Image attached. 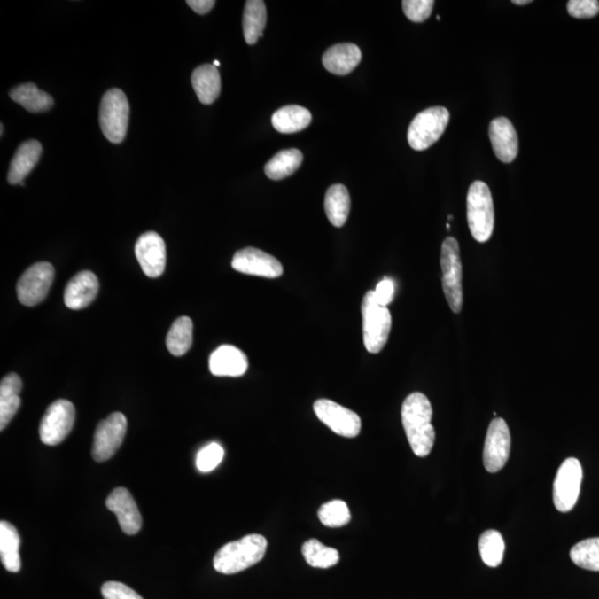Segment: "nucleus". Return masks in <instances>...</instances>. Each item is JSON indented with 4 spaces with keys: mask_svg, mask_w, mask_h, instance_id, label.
<instances>
[{
    "mask_svg": "<svg viewBox=\"0 0 599 599\" xmlns=\"http://www.w3.org/2000/svg\"><path fill=\"white\" fill-rule=\"evenodd\" d=\"M314 409L319 420L334 433L349 439L360 434L362 422L351 409L327 399L316 401Z\"/></svg>",
    "mask_w": 599,
    "mask_h": 599,
    "instance_id": "12",
    "label": "nucleus"
},
{
    "mask_svg": "<svg viewBox=\"0 0 599 599\" xmlns=\"http://www.w3.org/2000/svg\"><path fill=\"white\" fill-rule=\"evenodd\" d=\"M583 469L580 461L570 457L563 462L557 471L553 486V501L559 512H570L577 503L580 492Z\"/></svg>",
    "mask_w": 599,
    "mask_h": 599,
    "instance_id": "8",
    "label": "nucleus"
},
{
    "mask_svg": "<svg viewBox=\"0 0 599 599\" xmlns=\"http://www.w3.org/2000/svg\"><path fill=\"white\" fill-rule=\"evenodd\" d=\"M23 382L19 374L11 373L0 383V430H5L20 408Z\"/></svg>",
    "mask_w": 599,
    "mask_h": 599,
    "instance_id": "22",
    "label": "nucleus"
},
{
    "mask_svg": "<svg viewBox=\"0 0 599 599\" xmlns=\"http://www.w3.org/2000/svg\"><path fill=\"white\" fill-rule=\"evenodd\" d=\"M362 60V52L354 43H338L324 52L323 63L328 72L346 76L354 72Z\"/></svg>",
    "mask_w": 599,
    "mask_h": 599,
    "instance_id": "20",
    "label": "nucleus"
},
{
    "mask_svg": "<svg viewBox=\"0 0 599 599\" xmlns=\"http://www.w3.org/2000/svg\"><path fill=\"white\" fill-rule=\"evenodd\" d=\"M267 24V7L261 0H248L244 12V36L248 45L257 43L263 36Z\"/></svg>",
    "mask_w": 599,
    "mask_h": 599,
    "instance_id": "28",
    "label": "nucleus"
},
{
    "mask_svg": "<svg viewBox=\"0 0 599 599\" xmlns=\"http://www.w3.org/2000/svg\"><path fill=\"white\" fill-rule=\"evenodd\" d=\"M325 214L332 226L341 228L349 218L351 198L349 191L343 184L330 187L324 199Z\"/></svg>",
    "mask_w": 599,
    "mask_h": 599,
    "instance_id": "24",
    "label": "nucleus"
},
{
    "mask_svg": "<svg viewBox=\"0 0 599 599\" xmlns=\"http://www.w3.org/2000/svg\"><path fill=\"white\" fill-rule=\"evenodd\" d=\"M135 253L145 276L155 279L164 273L167 261L166 244L158 233L145 232L140 236Z\"/></svg>",
    "mask_w": 599,
    "mask_h": 599,
    "instance_id": "15",
    "label": "nucleus"
},
{
    "mask_svg": "<svg viewBox=\"0 0 599 599\" xmlns=\"http://www.w3.org/2000/svg\"><path fill=\"white\" fill-rule=\"evenodd\" d=\"M491 144L495 156L504 164H510L517 159L518 153V136L512 122L508 118H496L491 122Z\"/></svg>",
    "mask_w": 599,
    "mask_h": 599,
    "instance_id": "18",
    "label": "nucleus"
},
{
    "mask_svg": "<svg viewBox=\"0 0 599 599\" xmlns=\"http://www.w3.org/2000/svg\"><path fill=\"white\" fill-rule=\"evenodd\" d=\"M101 594L105 599H144L129 586L119 581H107L101 587Z\"/></svg>",
    "mask_w": 599,
    "mask_h": 599,
    "instance_id": "38",
    "label": "nucleus"
},
{
    "mask_svg": "<svg viewBox=\"0 0 599 599\" xmlns=\"http://www.w3.org/2000/svg\"><path fill=\"white\" fill-rule=\"evenodd\" d=\"M440 268L445 298L451 310L460 314L463 307V286H462V261L460 245L455 237L444 240L440 250Z\"/></svg>",
    "mask_w": 599,
    "mask_h": 599,
    "instance_id": "5",
    "label": "nucleus"
},
{
    "mask_svg": "<svg viewBox=\"0 0 599 599\" xmlns=\"http://www.w3.org/2000/svg\"><path fill=\"white\" fill-rule=\"evenodd\" d=\"M303 161L302 152L299 149H285L277 152L264 167L268 178L282 180L292 175Z\"/></svg>",
    "mask_w": 599,
    "mask_h": 599,
    "instance_id": "29",
    "label": "nucleus"
},
{
    "mask_svg": "<svg viewBox=\"0 0 599 599\" xmlns=\"http://www.w3.org/2000/svg\"><path fill=\"white\" fill-rule=\"evenodd\" d=\"M479 553L483 562L490 567H497L503 562L505 541L499 531L488 530L479 537Z\"/></svg>",
    "mask_w": 599,
    "mask_h": 599,
    "instance_id": "32",
    "label": "nucleus"
},
{
    "mask_svg": "<svg viewBox=\"0 0 599 599\" xmlns=\"http://www.w3.org/2000/svg\"><path fill=\"white\" fill-rule=\"evenodd\" d=\"M394 293V282L391 279H387V277H385V279L377 285V289L374 290L377 302L383 307H387L393 301Z\"/></svg>",
    "mask_w": 599,
    "mask_h": 599,
    "instance_id": "39",
    "label": "nucleus"
},
{
    "mask_svg": "<svg viewBox=\"0 0 599 599\" xmlns=\"http://www.w3.org/2000/svg\"><path fill=\"white\" fill-rule=\"evenodd\" d=\"M12 100L23 105L29 113H43L52 108L54 98L47 92L38 89L33 82L23 83L10 92Z\"/></svg>",
    "mask_w": 599,
    "mask_h": 599,
    "instance_id": "27",
    "label": "nucleus"
},
{
    "mask_svg": "<svg viewBox=\"0 0 599 599\" xmlns=\"http://www.w3.org/2000/svg\"><path fill=\"white\" fill-rule=\"evenodd\" d=\"M402 424L414 455L425 457L435 442V430L432 425L433 408L424 394H409L402 405Z\"/></svg>",
    "mask_w": 599,
    "mask_h": 599,
    "instance_id": "1",
    "label": "nucleus"
},
{
    "mask_svg": "<svg viewBox=\"0 0 599 599\" xmlns=\"http://www.w3.org/2000/svg\"><path fill=\"white\" fill-rule=\"evenodd\" d=\"M363 341L370 354H377L389 340L392 316L387 307L378 305L374 291L364 295L362 307Z\"/></svg>",
    "mask_w": 599,
    "mask_h": 599,
    "instance_id": "4",
    "label": "nucleus"
},
{
    "mask_svg": "<svg viewBox=\"0 0 599 599\" xmlns=\"http://www.w3.org/2000/svg\"><path fill=\"white\" fill-rule=\"evenodd\" d=\"M531 3H532L531 0H513L514 5H518V6L526 5V4H531Z\"/></svg>",
    "mask_w": 599,
    "mask_h": 599,
    "instance_id": "41",
    "label": "nucleus"
},
{
    "mask_svg": "<svg viewBox=\"0 0 599 599\" xmlns=\"http://www.w3.org/2000/svg\"><path fill=\"white\" fill-rule=\"evenodd\" d=\"M105 506L116 514L119 526L127 535H135L143 526V518L134 497L125 487H118L113 491L105 501Z\"/></svg>",
    "mask_w": 599,
    "mask_h": 599,
    "instance_id": "16",
    "label": "nucleus"
},
{
    "mask_svg": "<svg viewBox=\"0 0 599 599\" xmlns=\"http://www.w3.org/2000/svg\"><path fill=\"white\" fill-rule=\"evenodd\" d=\"M312 114L301 105H291L276 110L272 116V125L281 134H295L310 125Z\"/></svg>",
    "mask_w": 599,
    "mask_h": 599,
    "instance_id": "25",
    "label": "nucleus"
},
{
    "mask_svg": "<svg viewBox=\"0 0 599 599\" xmlns=\"http://www.w3.org/2000/svg\"><path fill=\"white\" fill-rule=\"evenodd\" d=\"M76 409L67 400H58L50 405L39 426V435L43 444L58 445L72 432Z\"/></svg>",
    "mask_w": 599,
    "mask_h": 599,
    "instance_id": "10",
    "label": "nucleus"
},
{
    "mask_svg": "<svg viewBox=\"0 0 599 599\" xmlns=\"http://www.w3.org/2000/svg\"><path fill=\"white\" fill-rule=\"evenodd\" d=\"M4 135V126L2 125V136Z\"/></svg>",
    "mask_w": 599,
    "mask_h": 599,
    "instance_id": "43",
    "label": "nucleus"
},
{
    "mask_svg": "<svg viewBox=\"0 0 599 599\" xmlns=\"http://www.w3.org/2000/svg\"><path fill=\"white\" fill-rule=\"evenodd\" d=\"M320 522L327 527H342L351 521V513L346 502L336 500L328 502L319 510Z\"/></svg>",
    "mask_w": 599,
    "mask_h": 599,
    "instance_id": "34",
    "label": "nucleus"
},
{
    "mask_svg": "<svg viewBox=\"0 0 599 599\" xmlns=\"http://www.w3.org/2000/svg\"><path fill=\"white\" fill-rule=\"evenodd\" d=\"M267 548L266 537L259 534L246 535L244 539L231 541L215 554L214 570L222 574H237L262 561Z\"/></svg>",
    "mask_w": 599,
    "mask_h": 599,
    "instance_id": "2",
    "label": "nucleus"
},
{
    "mask_svg": "<svg viewBox=\"0 0 599 599\" xmlns=\"http://www.w3.org/2000/svg\"><path fill=\"white\" fill-rule=\"evenodd\" d=\"M224 449L218 443H210L201 449L197 455V468L200 472L208 473L222 463Z\"/></svg>",
    "mask_w": 599,
    "mask_h": 599,
    "instance_id": "35",
    "label": "nucleus"
},
{
    "mask_svg": "<svg viewBox=\"0 0 599 599\" xmlns=\"http://www.w3.org/2000/svg\"><path fill=\"white\" fill-rule=\"evenodd\" d=\"M42 153L43 145L37 140H28L21 144L11 162L10 171H8V183L12 186L14 184L24 186L25 178L36 167L39 159H41Z\"/></svg>",
    "mask_w": 599,
    "mask_h": 599,
    "instance_id": "21",
    "label": "nucleus"
},
{
    "mask_svg": "<svg viewBox=\"0 0 599 599\" xmlns=\"http://www.w3.org/2000/svg\"><path fill=\"white\" fill-rule=\"evenodd\" d=\"M55 268L50 262L33 264L17 284V297L21 305L35 307L43 302L54 282Z\"/></svg>",
    "mask_w": 599,
    "mask_h": 599,
    "instance_id": "9",
    "label": "nucleus"
},
{
    "mask_svg": "<svg viewBox=\"0 0 599 599\" xmlns=\"http://www.w3.org/2000/svg\"><path fill=\"white\" fill-rule=\"evenodd\" d=\"M187 5L195 11L197 14L206 15L215 5L214 0H188Z\"/></svg>",
    "mask_w": 599,
    "mask_h": 599,
    "instance_id": "40",
    "label": "nucleus"
},
{
    "mask_svg": "<svg viewBox=\"0 0 599 599\" xmlns=\"http://www.w3.org/2000/svg\"><path fill=\"white\" fill-rule=\"evenodd\" d=\"M20 536L16 527L11 523H0V557L4 567L8 572H19L21 568Z\"/></svg>",
    "mask_w": 599,
    "mask_h": 599,
    "instance_id": "26",
    "label": "nucleus"
},
{
    "mask_svg": "<svg viewBox=\"0 0 599 599\" xmlns=\"http://www.w3.org/2000/svg\"><path fill=\"white\" fill-rule=\"evenodd\" d=\"M98 291L99 281L94 272H79L66 286L65 305L72 310L85 309L94 302Z\"/></svg>",
    "mask_w": 599,
    "mask_h": 599,
    "instance_id": "17",
    "label": "nucleus"
},
{
    "mask_svg": "<svg viewBox=\"0 0 599 599\" xmlns=\"http://www.w3.org/2000/svg\"><path fill=\"white\" fill-rule=\"evenodd\" d=\"M193 323L188 316L175 321L167 336V347L171 354L182 356L187 354L192 346Z\"/></svg>",
    "mask_w": 599,
    "mask_h": 599,
    "instance_id": "30",
    "label": "nucleus"
},
{
    "mask_svg": "<svg viewBox=\"0 0 599 599\" xmlns=\"http://www.w3.org/2000/svg\"><path fill=\"white\" fill-rule=\"evenodd\" d=\"M214 67H219V66H220V61L214 60Z\"/></svg>",
    "mask_w": 599,
    "mask_h": 599,
    "instance_id": "42",
    "label": "nucleus"
},
{
    "mask_svg": "<svg viewBox=\"0 0 599 599\" xmlns=\"http://www.w3.org/2000/svg\"><path fill=\"white\" fill-rule=\"evenodd\" d=\"M191 82L198 99L204 105L214 104L222 91V78L214 65H202L192 73Z\"/></svg>",
    "mask_w": 599,
    "mask_h": 599,
    "instance_id": "23",
    "label": "nucleus"
},
{
    "mask_svg": "<svg viewBox=\"0 0 599 599\" xmlns=\"http://www.w3.org/2000/svg\"><path fill=\"white\" fill-rule=\"evenodd\" d=\"M510 453V433L508 423L496 417L488 427L484 445V466L490 473L499 472L508 463Z\"/></svg>",
    "mask_w": 599,
    "mask_h": 599,
    "instance_id": "13",
    "label": "nucleus"
},
{
    "mask_svg": "<svg viewBox=\"0 0 599 599\" xmlns=\"http://www.w3.org/2000/svg\"><path fill=\"white\" fill-rule=\"evenodd\" d=\"M570 556L575 565L599 572V537L580 541L571 549Z\"/></svg>",
    "mask_w": 599,
    "mask_h": 599,
    "instance_id": "33",
    "label": "nucleus"
},
{
    "mask_svg": "<svg viewBox=\"0 0 599 599\" xmlns=\"http://www.w3.org/2000/svg\"><path fill=\"white\" fill-rule=\"evenodd\" d=\"M248 358L233 346H222L209 359L210 372L215 377H242L248 370Z\"/></svg>",
    "mask_w": 599,
    "mask_h": 599,
    "instance_id": "19",
    "label": "nucleus"
},
{
    "mask_svg": "<svg viewBox=\"0 0 599 599\" xmlns=\"http://www.w3.org/2000/svg\"><path fill=\"white\" fill-rule=\"evenodd\" d=\"M494 222V205L490 188L483 182L473 183L468 192V222L474 239L479 244L490 240Z\"/></svg>",
    "mask_w": 599,
    "mask_h": 599,
    "instance_id": "3",
    "label": "nucleus"
},
{
    "mask_svg": "<svg viewBox=\"0 0 599 599\" xmlns=\"http://www.w3.org/2000/svg\"><path fill=\"white\" fill-rule=\"evenodd\" d=\"M302 554L310 566L330 568L340 561V554L336 548H328L318 540L307 541L302 546Z\"/></svg>",
    "mask_w": 599,
    "mask_h": 599,
    "instance_id": "31",
    "label": "nucleus"
},
{
    "mask_svg": "<svg viewBox=\"0 0 599 599\" xmlns=\"http://www.w3.org/2000/svg\"><path fill=\"white\" fill-rule=\"evenodd\" d=\"M129 103L125 92L117 88L105 92L100 104L101 131L110 143L121 144L126 138L129 123Z\"/></svg>",
    "mask_w": 599,
    "mask_h": 599,
    "instance_id": "6",
    "label": "nucleus"
},
{
    "mask_svg": "<svg viewBox=\"0 0 599 599\" xmlns=\"http://www.w3.org/2000/svg\"><path fill=\"white\" fill-rule=\"evenodd\" d=\"M232 268L244 275L276 279L284 275V267L273 255L255 248L237 251L232 259Z\"/></svg>",
    "mask_w": 599,
    "mask_h": 599,
    "instance_id": "14",
    "label": "nucleus"
},
{
    "mask_svg": "<svg viewBox=\"0 0 599 599\" xmlns=\"http://www.w3.org/2000/svg\"><path fill=\"white\" fill-rule=\"evenodd\" d=\"M433 0H404L402 3L405 16L413 23H423L432 14Z\"/></svg>",
    "mask_w": 599,
    "mask_h": 599,
    "instance_id": "36",
    "label": "nucleus"
},
{
    "mask_svg": "<svg viewBox=\"0 0 599 599\" xmlns=\"http://www.w3.org/2000/svg\"><path fill=\"white\" fill-rule=\"evenodd\" d=\"M568 14L574 19H587L597 16L599 2L597 0H571L567 3Z\"/></svg>",
    "mask_w": 599,
    "mask_h": 599,
    "instance_id": "37",
    "label": "nucleus"
},
{
    "mask_svg": "<svg viewBox=\"0 0 599 599\" xmlns=\"http://www.w3.org/2000/svg\"><path fill=\"white\" fill-rule=\"evenodd\" d=\"M448 121L449 113L447 108L432 107L423 110L409 125L408 131L409 145L417 152L430 148L442 136Z\"/></svg>",
    "mask_w": 599,
    "mask_h": 599,
    "instance_id": "7",
    "label": "nucleus"
},
{
    "mask_svg": "<svg viewBox=\"0 0 599 599\" xmlns=\"http://www.w3.org/2000/svg\"><path fill=\"white\" fill-rule=\"evenodd\" d=\"M127 418L122 413H113L97 426L92 457L97 462H105L116 455L127 433Z\"/></svg>",
    "mask_w": 599,
    "mask_h": 599,
    "instance_id": "11",
    "label": "nucleus"
}]
</instances>
